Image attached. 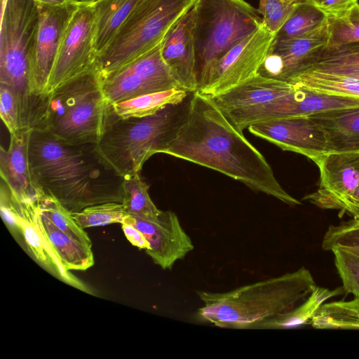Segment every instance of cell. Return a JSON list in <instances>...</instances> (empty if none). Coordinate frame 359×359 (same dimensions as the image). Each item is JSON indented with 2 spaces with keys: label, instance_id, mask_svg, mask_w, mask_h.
<instances>
[{
  "label": "cell",
  "instance_id": "cell-1",
  "mask_svg": "<svg viewBox=\"0 0 359 359\" xmlns=\"http://www.w3.org/2000/svg\"><path fill=\"white\" fill-rule=\"evenodd\" d=\"M163 154L214 170L291 206L301 202L280 184L264 156L210 97L193 93L187 116Z\"/></svg>",
  "mask_w": 359,
  "mask_h": 359
},
{
  "label": "cell",
  "instance_id": "cell-2",
  "mask_svg": "<svg viewBox=\"0 0 359 359\" xmlns=\"http://www.w3.org/2000/svg\"><path fill=\"white\" fill-rule=\"evenodd\" d=\"M28 158L43 191L71 212L123 201V177L104 163L96 144H71L46 131L31 130Z\"/></svg>",
  "mask_w": 359,
  "mask_h": 359
},
{
  "label": "cell",
  "instance_id": "cell-3",
  "mask_svg": "<svg viewBox=\"0 0 359 359\" xmlns=\"http://www.w3.org/2000/svg\"><path fill=\"white\" fill-rule=\"evenodd\" d=\"M317 287L310 271L299 269L225 292L196 291L203 306L196 316L214 326L239 330L290 328L293 312Z\"/></svg>",
  "mask_w": 359,
  "mask_h": 359
},
{
  "label": "cell",
  "instance_id": "cell-4",
  "mask_svg": "<svg viewBox=\"0 0 359 359\" xmlns=\"http://www.w3.org/2000/svg\"><path fill=\"white\" fill-rule=\"evenodd\" d=\"M193 93L178 104L144 117L120 118L111 106L96 144L100 157L121 177L140 173L151 156L163 154L174 140L187 116Z\"/></svg>",
  "mask_w": 359,
  "mask_h": 359
},
{
  "label": "cell",
  "instance_id": "cell-5",
  "mask_svg": "<svg viewBox=\"0 0 359 359\" xmlns=\"http://www.w3.org/2000/svg\"><path fill=\"white\" fill-rule=\"evenodd\" d=\"M34 0H2L0 34V83L13 92L21 128L37 123L42 97L31 91V65L39 24Z\"/></svg>",
  "mask_w": 359,
  "mask_h": 359
},
{
  "label": "cell",
  "instance_id": "cell-6",
  "mask_svg": "<svg viewBox=\"0 0 359 359\" xmlns=\"http://www.w3.org/2000/svg\"><path fill=\"white\" fill-rule=\"evenodd\" d=\"M39 130L71 144H97L107 120L111 104L95 67L50 90Z\"/></svg>",
  "mask_w": 359,
  "mask_h": 359
},
{
  "label": "cell",
  "instance_id": "cell-7",
  "mask_svg": "<svg viewBox=\"0 0 359 359\" xmlns=\"http://www.w3.org/2000/svg\"><path fill=\"white\" fill-rule=\"evenodd\" d=\"M194 39L198 89L208 81L219 59L257 29L262 18L245 0H196Z\"/></svg>",
  "mask_w": 359,
  "mask_h": 359
},
{
  "label": "cell",
  "instance_id": "cell-8",
  "mask_svg": "<svg viewBox=\"0 0 359 359\" xmlns=\"http://www.w3.org/2000/svg\"><path fill=\"white\" fill-rule=\"evenodd\" d=\"M196 0H148L96 57L102 78L159 46Z\"/></svg>",
  "mask_w": 359,
  "mask_h": 359
},
{
  "label": "cell",
  "instance_id": "cell-9",
  "mask_svg": "<svg viewBox=\"0 0 359 359\" xmlns=\"http://www.w3.org/2000/svg\"><path fill=\"white\" fill-rule=\"evenodd\" d=\"M294 85V84H293ZM290 93L266 104L224 112L238 130L269 121L308 116L322 111L359 106V99L317 93L294 85Z\"/></svg>",
  "mask_w": 359,
  "mask_h": 359
},
{
  "label": "cell",
  "instance_id": "cell-10",
  "mask_svg": "<svg viewBox=\"0 0 359 359\" xmlns=\"http://www.w3.org/2000/svg\"><path fill=\"white\" fill-rule=\"evenodd\" d=\"M95 18L91 5H77L64 30L50 76L48 93L63 82L96 67Z\"/></svg>",
  "mask_w": 359,
  "mask_h": 359
},
{
  "label": "cell",
  "instance_id": "cell-11",
  "mask_svg": "<svg viewBox=\"0 0 359 359\" xmlns=\"http://www.w3.org/2000/svg\"><path fill=\"white\" fill-rule=\"evenodd\" d=\"M275 37L262 22L219 59L208 81L198 92L213 97L257 75Z\"/></svg>",
  "mask_w": 359,
  "mask_h": 359
},
{
  "label": "cell",
  "instance_id": "cell-12",
  "mask_svg": "<svg viewBox=\"0 0 359 359\" xmlns=\"http://www.w3.org/2000/svg\"><path fill=\"white\" fill-rule=\"evenodd\" d=\"M31 130L20 129L10 134L8 149L1 148L0 173L12 204L20 219L34 220L40 213L46 193L30 169L28 142Z\"/></svg>",
  "mask_w": 359,
  "mask_h": 359
},
{
  "label": "cell",
  "instance_id": "cell-13",
  "mask_svg": "<svg viewBox=\"0 0 359 359\" xmlns=\"http://www.w3.org/2000/svg\"><path fill=\"white\" fill-rule=\"evenodd\" d=\"M161 46L102 78L104 93L110 104L144 94L180 88L163 59Z\"/></svg>",
  "mask_w": 359,
  "mask_h": 359
},
{
  "label": "cell",
  "instance_id": "cell-14",
  "mask_svg": "<svg viewBox=\"0 0 359 359\" xmlns=\"http://www.w3.org/2000/svg\"><path fill=\"white\" fill-rule=\"evenodd\" d=\"M313 161L319 169L320 184L304 199L341 213L359 184V151L327 152Z\"/></svg>",
  "mask_w": 359,
  "mask_h": 359
},
{
  "label": "cell",
  "instance_id": "cell-15",
  "mask_svg": "<svg viewBox=\"0 0 359 359\" xmlns=\"http://www.w3.org/2000/svg\"><path fill=\"white\" fill-rule=\"evenodd\" d=\"M39 18L31 65L32 93L48 94V85L59 45L67 22L77 5L50 6L37 4Z\"/></svg>",
  "mask_w": 359,
  "mask_h": 359
},
{
  "label": "cell",
  "instance_id": "cell-16",
  "mask_svg": "<svg viewBox=\"0 0 359 359\" xmlns=\"http://www.w3.org/2000/svg\"><path fill=\"white\" fill-rule=\"evenodd\" d=\"M123 222L140 231L149 244L146 253L162 269H171L174 264L194 248L177 215L172 211H161L154 219L127 215Z\"/></svg>",
  "mask_w": 359,
  "mask_h": 359
},
{
  "label": "cell",
  "instance_id": "cell-17",
  "mask_svg": "<svg viewBox=\"0 0 359 359\" xmlns=\"http://www.w3.org/2000/svg\"><path fill=\"white\" fill-rule=\"evenodd\" d=\"M248 131L284 151L302 154L313 161L327 153L323 128L309 116H297L252 124Z\"/></svg>",
  "mask_w": 359,
  "mask_h": 359
},
{
  "label": "cell",
  "instance_id": "cell-18",
  "mask_svg": "<svg viewBox=\"0 0 359 359\" xmlns=\"http://www.w3.org/2000/svg\"><path fill=\"white\" fill-rule=\"evenodd\" d=\"M329 18L320 27L300 36L275 37L259 74L288 82L297 74L305 62L326 46L329 40Z\"/></svg>",
  "mask_w": 359,
  "mask_h": 359
},
{
  "label": "cell",
  "instance_id": "cell-19",
  "mask_svg": "<svg viewBox=\"0 0 359 359\" xmlns=\"http://www.w3.org/2000/svg\"><path fill=\"white\" fill-rule=\"evenodd\" d=\"M194 18L193 6L170 29L161 46L163 59L180 88L190 93L198 89Z\"/></svg>",
  "mask_w": 359,
  "mask_h": 359
},
{
  "label": "cell",
  "instance_id": "cell-20",
  "mask_svg": "<svg viewBox=\"0 0 359 359\" xmlns=\"http://www.w3.org/2000/svg\"><path fill=\"white\" fill-rule=\"evenodd\" d=\"M294 85L258 74L227 91L209 97L223 111L266 104L287 95Z\"/></svg>",
  "mask_w": 359,
  "mask_h": 359
},
{
  "label": "cell",
  "instance_id": "cell-21",
  "mask_svg": "<svg viewBox=\"0 0 359 359\" xmlns=\"http://www.w3.org/2000/svg\"><path fill=\"white\" fill-rule=\"evenodd\" d=\"M308 116L325 131L327 152L359 151V106L330 109Z\"/></svg>",
  "mask_w": 359,
  "mask_h": 359
},
{
  "label": "cell",
  "instance_id": "cell-22",
  "mask_svg": "<svg viewBox=\"0 0 359 359\" xmlns=\"http://www.w3.org/2000/svg\"><path fill=\"white\" fill-rule=\"evenodd\" d=\"M148 0H100L93 5L94 49L97 56L124 23Z\"/></svg>",
  "mask_w": 359,
  "mask_h": 359
},
{
  "label": "cell",
  "instance_id": "cell-23",
  "mask_svg": "<svg viewBox=\"0 0 359 359\" xmlns=\"http://www.w3.org/2000/svg\"><path fill=\"white\" fill-rule=\"evenodd\" d=\"M304 72L343 75L359 80V42L327 45L311 55L298 74Z\"/></svg>",
  "mask_w": 359,
  "mask_h": 359
},
{
  "label": "cell",
  "instance_id": "cell-24",
  "mask_svg": "<svg viewBox=\"0 0 359 359\" xmlns=\"http://www.w3.org/2000/svg\"><path fill=\"white\" fill-rule=\"evenodd\" d=\"M36 222L67 271H85L93 265L94 257L90 245L79 242L58 229L41 211Z\"/></svg>",
  "mask_w": 359,
  "mask_h": 359
},
{
  "label": "cell",
  "instance_id": "cell-25",
  "mask_svg": "<svg viewBox=\"0 0 359 359\" xmlns=\"http://www.w3.org/2000/svg\"><path fill=\"white\" fill-rule=\"evenodd\" d=\"M36 219L25 220L20 218V233L22 234L29 252L38 262L63 281L81 290L87 291L85 285L64 267L49 242L39 229Z\"/></svg>",
  "mask_w": 359,
  "mask_h": 359
},
{
  "label": "cell",
  "instance_id": "cell-26",
  "mask_svg": "<svg viewBox=\"0 0 359 359\" xmlns=\"http://www.w3.org/2000/svg\"><path fill=\"white\" fill-rule=\"evenodd\" d=\"M182 88H172L141 95L111 105L114 113L118 117H144L156 114L169 104L182 102L189 95Z\"/></svg>",
  "mask_w": 359,
  "mask_h": 359
},
{
  "label": "cell",
  "instance_id": "cell-27",
  "mask_svg": "<svg viewBox=\"0 0 359 359\" xmlns=\"http://www.w3.org/2000/svg\"><path fill=\"white\" fill-rule=\"evenodd\" d=\"M309 324L316 329L359 330V297L322 304Z\"/></svg>",
  "mask_w": 359,
  "mask_h": 359
},
{
  "label": "cell",
  "instance_id": "cell-28",
  "mask_svg": "<svg viewBox=\"0 0 359 359\" xmlns=\"http://www.w3.org/2000/svg\"><path fill=\"white\" fill-rule=\"evenodd\" d=\"M288 82L317 93L359 99V80L346 76L304 72Z\"/></svg>",
  "mask_w": 359,
  "mask_h": 359
},
{
  "label": "cell",
  "instance_id": "cell-29",
  "mask_svg": "<svg viewBox=\"0 0 359 359\" xmlns=\"http://www.w3.org/2000/svg\"><path fill=\"white\" fill-rule=\"evenodd\" d=\"M149 188L139 173L123 177L122 204L127 215L147 219L159 216L162 210L151 199Z\"/></svg>",
  "mask_w": 359,
  "mask_h": 359
},
{
  "label": "cell",
  "instance_id": "cell-30",
  "mask_svg": "<svg viewBox=\"0 0 359 359\" xmlns=\"http://www.w3.org/2000/svg\"><path fill=\"white\" fill-rule=\"evenodd\" d=\"M321 11L306 2H299L297 7L276 34V39H288L306 34L323 25L327 20Z\"/></svg>",
  "mask_w": 359,
  "mask_h": 359
},
{
  "label": "cell",
  "instance_id": "cell-31",
  "mask_svg": "<svg viewBox=\"0 0 359 359\" xmlns=\"http://www.w3.org/2000/svg\"><path fill=\"white\" fill-rule=\"evenodd\" d=\"M41 213L62 232L79 242L92 246L88 233L76 222L72 212L53 196L46 194L41 205Z\"/></svg>",
  "mask_w": 359,
  "mask_h": 359
},
{
  "label": "cell",
  "instance_id": "cell-32",
  "mask_svg": "<svg viewBox=\"0 0 359 359\" xmlns=\"http://www.w3.org/2000/svg\"><path fill=\"white\" fill-rule=\"evenodd\" d=\"M76 222L82 229L104 226L113 223L121 224L127 214L122 203L107 202L90 205L72 212Z\"/></svg>",
  "mask_w": 359,
  "mask_h": 359
},
{
  "label": "cell",
  "instance_id": "cell-33",
  "mask_svg": "<svg viewBox=\"0 0 359 359\" xmlns=\"http://www.w3.org/2000/svg\"><path fill=\"white\" fill-rule=\"evenodd\" d=\"M321 246L325 251L340 248L359 256V219L330 225L324 234Z\"/></svg>",
  "mask_w": 359,
  "mask_h": 359
},
{
  "label": "cell",
  "instance_id": "cell-34",
  "mask_svg": "<svg viewBox=\"0 0 359 359\" xmlns=\"http://www.w3.org/2000/svg\"><path fill=\"white\" fill-rule=\"evenodd\" d=\"M327 45L359 42V3L337 18H329Z\"/></svg>",
  "mask_w": 359,
  "mask_h": 359
},
{
  "label": "cell",
  "instance_id": "cell-35",
  "mask_svg": "<svg viewBox=\"0 0 359 359\" xmlns=\"http://www.w3.org/2000/svg\"><path fill=\"white\" fill-rule=\"evenodd\" d=\"M299 4L287 0H259L257 11L262 16L263 25L276 35Z\"/></svg>",
  "mask_w": 359,
  "mask_h": 359
},
{
  "label": "cell",
  "instance_id": "cell-36",
  "mask_svg": "<svg viewBox=\"0 0 359 359\" xmlns=\"http://www.w3.org/2000/svg\"><path fill=\"white\" fill-rule=\"evenodd\" d=\"M344 292L359 297V256L340 248L331 250Z\"/></svg>",
  "mask_w": 359,
  "mask_h": 359
},
{
  "label": "cell",
  "instance_id": "cell-37",
  "mask_svg": "<svg viewBox=\"0 0 359 359\" xmlns=\"http://www.w3.org/2000/svg\"><path fill=\"white\" fill-rule=\"evenodd\" d=\"M0 115L10 134L20 130L18 109L11 88L0 83Z\"/></svg>",
  "mask_w": 359,
  "mask_h": 359
},
{
  "label": "cell",
  "instance_id": "cell-38",
  "mask_svg": "<svg viewBox=\"0 0 359 359\" xmlns=\"http://www.w3.org/2000/svg\"><path fill=\"white\" fill-rule=\"evenodd\" d=\"M321 11L328 18H337L346 13L358 0H305Z\"/></svg>",
  "mask_w": 359,
  "mask_h": 359
},
{
  "label": "cell",
  "instance_id": "cell-39",
  "mask_svg": "<svg viewBox=\"0 0 359 359\" xmlns=\"http://www.w3.org/2000/svg\"><path fill=\"white\" fill-rule=\"evenodd\" d=\"M121 227L126 237L134 246L145 250L149 248L148 241L136 227L126 222H122Z\"/></svg>",
  "mask_w": 359,
  "mask_h": 359
},
{
  "label": "cell",
  "instance_id": "cell-40",
  "mask_svg": "<svg viewBox=\"0 0 359 359\" xmlns=\"http://www.w3.org/2000/svg\"><path fill=\"white\" fill-rule=\"evenodd\" d=\"M344 214L349 215L353 219H359V184L340 213L341 215Z\"/></svg>",
  "mask_w": 359,
  "mask_h": 359
},
{
  "label": "cell",
  "instance_id": "cell-41",
  "mask_svg": "<svg viewBox=\"0 0 359 359\" xmlns=\"http://www.w3.org/2000/svg\"><path fill=\"white\" fill-rule=\"evenodd\" d=\"M37 4L50 6H66L73 4L71 0H34Z\"/></svg>",
  "mask_w": 359,
  "mask_h": 359
},
{
  "label": "cell",
  "instance_id": "cell-42",
  "mask_svg": "<svg viewBox=\"0 0 359 359\" xmlns=\"http://www.w3.org/2000/svg\"><path fill=\"white\" fill-rule=\"evenodd\" d=\"M100 0H71L76 5H93Z\"/></svg>",
  "mask_w": 359,
  "mask_h": 359
},
{
  "label": "cell",
  "instance_id": "cell-43",
  "mask_svg": "<svg viewBox=\"0 0 359 359\" xmlns=\"http://www.w3.org/2000/svg\"><path fill=\"white\" fill-rule=\"evenodd\" d=\"M291 2H304L305 0H287Z\"/></svg>",
  "mask_w": 359,
  "mask_h": 359
}]
</instances>
